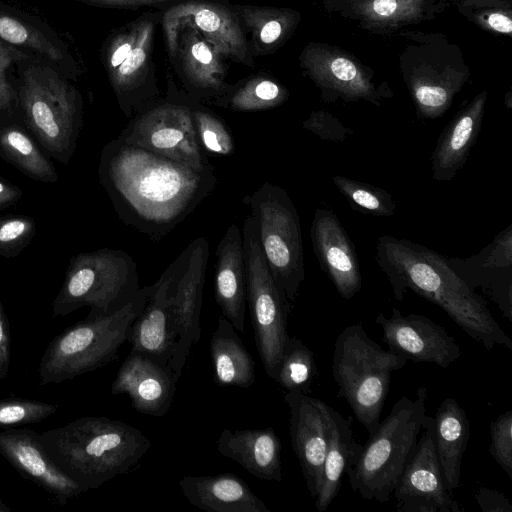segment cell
Segmentation results:
<instances>
[{
	"label": "cell",
	"mask_w": 512,
	"mask_h": 512,
	"mask_svg": "<svg viewBox=\"0 0 512 512\" xmlns=\"http://www.w3.org/2000/svg\"><path fill=\"white\" fill-rule=\"evenodd\" d=\"M99 177L118 217L154 241L184 221L217 182L215 171H198L118 137L102 150Z\"/></svg>",
	"instance_id": "cell-1"
},
{
	"label": "cell",
	"mask_w": 512,
	"mask_h": 512,
	"mask_svg": "<svg viewBox=\"0 0 512 512\" xmlns=\"http://www.w3.org/2000/svg\"><path fill=\"white\" fill-rule=\"evenodd\" d=\"M375 259L396 300L401 301L411 289L442 308L487 350L496 346L512 350V340L493 318L484 298L466 285L441 254L410 240L383 235Z\"/></svg>",
	"instance_id": "cell-2"
},
{
	"label": "cell",
	"mask_w": 512,
	"mask_h": 512,
	"mask_svg": "<svg viewBox=\"0 0 512 512\" xmlns=\"http://www.w3.org/2000/svg\"><path fill=\"white\" fill-rule=\"evenodd\" d=\"M39 440L58 468L83 492L128 473L151 447L137 428L104 416L77 418L39 433Z\"/></svg>",
	"instance_id": "cell-3"
},
{
	"label": "cell",
	"mask_w": 512,
	"mask_h": 512,
	"mask_svg": "<svg viewBox=\"0 0 512 512\" xmlns=\"http://www.w3.org/2000/svg\"><path fill=\"white\" fill-rule=\"evenodd\" d=\"M154 286L153 283L140 288L131 301L113 313H89L56 336L40 359L39 384H60L113 361Z\"/></svg>",
	"instance_id": "cell-4"
},
{
	"label": "cell",
	"mask_w": 512,
	"mask_h": 512,
	"mask_svg": "<svg viewBox=\"0 0 512 512\" xmlns=\"http://www.w3.org/2000/svg\"><path fill=\"white\" fill-rule=\"evenodd\" d=\"M426 387L413 398L404 395L369 436L356 464L346 475L352 490L365 500L387 502L405 465L413 454L426 415Z\"/></svg>",
	"instance_id": "cell-5"
},
{
	"label": "cell",
	"mask_w": 512,
	"mask_h": 512,
	"mask_svg": "<svg viewBox=\"0 0 512 512\" xmlns=\"http://www.w3.org/2000/svg\"><path fill=\"white\" fill-rule=\"evenodd\" d=\"M407 361L405 357L381 348L368 336L362 324L345 327L336 338L333 378L339 395L347 401L369 436L380 424L392 372L402 369Z\"/></svg>",
	"instance_id": "cell-6"
},
{
	"label": "cell",
	"mask_w": 512,
	"mask_h": 512,
	"mask_svg": "<svg viewBox=\"0 0 512 512\" xmlns=\"http://www.w3.org/2000/svg\"><path fill=\"white\" fill-rule=\"evenodd\" d=\"M140 290L134 259L119 249L82 252L71 258L63 285L52 303V316L90 306L92 314L113 313Z\"/></svg>",
	"instance_id": "cell-7"
},
{
	"label": "cell",
	"mask_w": 512,
	"mask_h": 512,
	"mask_svg": "<svg viewBox=\"0 0 512 512\" xmlns=\"http://www.w3.org/2000/svg\"><path fill=\"white\" fill-rule=\"evenodd\" d=\"M19 98L29 129L52 157L66 164L82 126L77 91L52 68L32 63L23 72Z\"/></svg>",
	"instance_id": "cell-8"
},
{
	"label": "cell",
	"mask_w": 512,
	"mask_h": 512,
	"mask_svg": "<svg viewBox=\"0 0 512 512\" xmlns=\"http://www.w3.org/2000/svg\"><path fill=\"white\" fill-rule=\"evenodd\" d=\"M411 42L400 56V69L417 115L441 117L470 75L457 46L440 34H405Z\"/></svg>",
	"instance_id": "cell-9"
},
{
	"label": "cell",
	"mask_w": 512,
	"mask_h": 512,
	"mask_svg": "<svg viewBox=\"0 0 512 512\" xmlns=\"http://www.w3.org/2000/svg\"><path fill=\"white\" fill-rule=\"evenodd\" d=\"M251 210L257 238L270 271L293 302L305 278L300 219L288 193L265 182L243 198Z\"/></svg>",
	"instance_id": "cell-10"
},
{
	"label": "cell",
	"mask_w": 512,
	"mask_h": 512,
	"mask_svg": "<svg viewBox=\"0 0 512 512\" xmlns=\"http://www.w3.org/2000/svg\"><path fill=\"white\" fill-rule=\"evenodd\" d=\"M246 272V302L255 332L258 353L266 374L275 380L287 332L289 301L275 281L259 246L251 215L242 228Z\"/></svg>",
	"instance_id": "cell-11"
},
{
	"label": "cell",
	"mask_w": 512,
	"mask_h": 512,
	"mask_svg": "<svg viewBox=\"0 0 512 512\" xmlns=\"http://www.w3.org/2000/svg\"><path fill=\"white\" fill-rule=\"evenodd\" d=\"M156 15H143L108 40L104 66L121 111L132 117L159 94L152 67Z\"/></svg>",
	"instance_id": "cell-12"
},
{
	"label": "cell",
	"mask_w": 512,
	"mask_h": 512,
	"mask_svg": "<svg viewBox=\"0 0 512 512\" xmlns=\"http://www.w3.org/2000/svg\"><path fill=\"white\" fill-rule=\"evenodd\" d=\"M118 138L201 171H215L201 147L186 95L169 93L131 117Z\"/></svg>",
	"instance_id": "cell-13"
},
{
	"label": "cell",
	"mask_w": 512,
	"mask_h": 512,
	"mask_svg": "<svg viewBox=\"0 0 512 512\" xmlns=\"http://www.w3.org/2000/svg\"><path fill=\"white\" fill-rule=\"evenodd\" d=\"M208 256L207 239L198 237L168 266V305L176 339L170 368L177 381L182 375L191 348L200 339V313Z\"/></svg>",
	"instance_id": "cell-14"
},
{
	"label": "cell",
	"mask_w": 512,
	"mask_h": 512,
	"mask_svg": "<svg viewBox=\"0 0 512 512\" xmlns=\"http://www.w3.org/2000/svg\"><path fill=\"white\" fill-rule=\"evenodd\" d=\"M184 26L196 29L222 58L254 65L244 27L231 5L214 0H182L170 6L162 15V27L172 60L176 59L179 33Z\"/></svg>",
	"instance_id": "cell-15"
},
{
	"label": "cell",
	"mask_w": 512,
	"mask_h": 512,
	"mask_svg": "<svg viewBox=\"0 0 512 512\" xmlns=\"http://www.w3.org/2000/svg\"><path fill=\"white\" fill-rule=\"evenodd\" d=\"M299 61L325 102L363 100L380 106L383 98L393 95L388 87L374 83L372 70L339 47L311 42L303 48Z\"/></svg>",
	"instance_id": "cell-16"
},
{
	"label": "cell",
	"mask_w": 512,
	"mask_h": 512,
	"mask_svg": "<svg viewBox=\"0 0 512 512\" xmlns=\"http://www.w3.org/2000/svg\"><path fill=\"white\" fill-rule=\"evenodd\" d=\"M392 495L399 512H462L438 460L434 418L425 415L415 450L398 478Z\"/></svg>",
	"instance_id": "cell-17"
},
{
	"label": "cell",
	"mask_w": 512,
	"mask_h": 512,
	"mask_svg": "<svg viewBox=\"0 0 512 512\" xmlns=\"http://www.w3.org/2000/svg\"><path fill=\"white\" fill-rule=\"evenodd\" d=\"M375 321L382 328V339L389 351L407 360L448 368L461 356L455 339L426 316L403 315L400 310L393 308L389 318L380 313Z\"/></svg>",
	"instance_id": "cell-18"
},
{
	"label": "cell",
	"mask_w": 512,
	"mask_h": 512,
	"mask_svg": "<svg viewBox=\"0 0 512 512\" xmlns=\"http://www.w3.org/2000/svg\"><path fill=\"white\" fill-rule=\"evenodd\" d=\"M284 400L289 408L292 448L310 495L315 499L321 485L329 439L326 403L299 391H287Z\"/></svg>",
	"instance_id": "cell-19"
},
{
	"label": "cell",
	"mask_w": 512,
	"mask_h": 512,
	"mask_svg": "<svg viewBox=\"0 0 512 512\" xmlns=\"http://www.w3.org/2000/svg\"><path fill=\"white\" fill-rule=\"evenodd\" d=\"M447 262L471 290L480 289L512 321V225L472 257Z\"/></svg>",
	"instance_id": "cell-20"
},
{
	"label": "cell",
	"mask_w": 512,
	"mask_h": 512,
	"mask_svg": "<svg viewBox=\"0 0 512 512\" xmlns=\"http://www.w3.org/2000/svg\"><path fill=\"white\" fill-rule=\"evenodd\" d=\"M0 454L25 478L36 483L60 504L83 492L63 473L39 440V433L29 428L0 431Z\"/></svg>",
	"instance_id": "cell-21"
},
{
	"label": "cell",
	"mask_w": 512,
	"mask_h": 512,
	"mask_svg": "<svg viewBox=\"0 0 512 512\" xmlns=\"http://www.w3.org/2000/svg\"><path fill=\"white\" fill-rule=\"evenodd\" d=\"M311 241L321 269L346 300L362 287L355 247L338 217L327 209H316L311 225Z\"/></svg>",
	"instance_id": "cell-22"
},
{
	"label": "cell",
	"mask_w": 512,
	"mask_h": 512,
	"mask_svg": "<svg viewBox=\"0 0 512 512\" xmlns=\"http://www.w3.org/2000/svg\"><path fill=\"white\" fill-rule=\"evenodd\" d=\"M177 382L170 367L130 351L112 382L111 393L127 394L137 412L162 417L173 403Z\"/></svg>",
	"instance_id": "cell-23"
},
{
	"label": "cell",
	"mask_w": 512,
	"mask_h": 512,
	"mask_svg": "<svg viewBox=\"0 0 512 512\" xmlns=\"http://www.w3.org/2000/svg\"><path fill=\"white\" fill-rule=\"evenodd\" d=\"M215 300L236 331L244 332L246 272L240 228L231 224L216 248Z\"/></svg>",
	"instance_id": "cell-24"
},
{
	"label": "cell",
	"mask_w": 512,
	"mask_h": 512,
	"mask_svg": "<svg viewBox=\"0 0 512 512\" xmlns=\"http://www.w3.org/2000/svg\"><path fill=\"white\" fill-rule=\"evenodd\" d=\"M486 100L483 90L443 129L431 156L433 180L449 181L465 165L481 130Z\"/></svg>",
	"instance_id": "cell-25"
},
{
	"label": "cell",
	"mask_w": 512,
	"mask_h": 512,
	"mask_svg": "<svg viewBox=\"0 0 512 512\" xmlns=\"http://www.w3.org/2000/svg\"><path fill=\"white\" fill-rule=\"evenodd\" d=\"M169 280L170 271L167 267L154 283V289L132 323L127 339L131 344L130 351L142 353L168 367L176 344L168 305Z\"/></svg>",
	"instance_id": "cell-26"
},
{
	"label": "cell",
	"mask_w": 512,
	"mask_h": 512,
	"mask_svg": "<svg viewBox=\"0 0 512 512\" xmlns=\"http://www.w3.org/2000/svg\"><path fill=\"white\" fill-rule=\"evenodd\" d=\"M177 57L190 97L211 101L230 87L225 82L222 57L191 26H184L179 33Z\"/></svg>",
	"instance_id": "cell-27"
},
{
	"label": "cell",
	"mask_w": 512,
	"mask_h": 512,
	"mask_svg": "<svg viewBox=\"0 0 512 512\" xmlns=\"http://www.w3.org/2000/svg\"><path fill=\"white\" fill-rule=\"evenodd\" d=\"M179 486L195 507L209 512H270L247 483L233 473L184 476Z\"/></svg>",
	"instance_id": "cell-28"
},
{
	"label": "cell",
	"mask_w": 512,
	"mask_h": 512,
	"mask_svg": "<svg viewBox=\"0 0 512 512\" xmlns=\"http://www.w3.org/2000/svg\"><path fill=\"white\" fill-rule=\"evenodd\" d=\"M223 456L262 480H282L281 441L273 428L223 429L216 442Z\"/></svg>",
	"instance_id": "cell-29"
},
{
	"label": "cell",
	"mask_w": 512,
	"mask_h": 512,
	"mask_svg": "<svg viewBox=\"0 0 512 512\" xmlns=\"http://www.w3.org/2000/svg\"><path fill=\"white\" fill-rule=\"evenodd\" d=\"M444 7L442 0H349L348 15L363 29L393 33L432 19Z\"/></svg>",
	"instance_id": "cell-30"
},
{
	"label": "cell",
	"mask_w": 512,
	"mask_h": 512,
	"mask_svg": "<svg viewBox=\"0 0 512 512\" xmlns=\"http://www.w3.org/2000/svg\"><path fill=\"white\" fill-rule=\"evenodd\" d=\"M328 419L329 439L324 459L323 473L315 506L324 512L337 496L342 478L348 468L359 458L362 445L353 436L350 419H345L328 404L325 405Z\"/></svg>",
	"instance_id": "cell-31"
},
{
	"label": "cell",
	"mask_w": 512,
	"mask_h": 512,
	"mask_svg": "<svg viewBox=\"0 0 512 512\" xmlns=\"http://www.w3.org/2000/svg\"><path fill=\"white\" fill-rule=\"evenodd\" d=\"M433 418L438 460L444 479L453 491L460 486L461 463L470 436L469 420L454 398L444 399Z\"/></svg>",
	"instance_id": "cell-32"
},
{
	"label": "cell",
	"mask_w": 512,
	"mask_h": 512,
	"mask_svg": "<svg viewBox=\"0 0 512 512\" xmlns=\"http://www.w3.org/2000/svg\"><path fill=\"white\" fill-rule=\"evenodd\" d=\"M243 27L251 34L253 56H265L281 48L297 28L301 16L291 8L231 5Z\"/></svg>",
	"instance_id": "cell-33"
},
{
	"label": "cell",
	"mask_w": 512,
	"mask_h": 512,
	"mask_svg": "<svg viewBox=\"0 0 512 512\" xmlns=\"http://www.w3.org/2000/svg\"><path fill=\"white\" fill-rule=\"evenodd\" d=\"M214 380L218 386L248 388L255 382V363L231 322L220 317L210 341Z\"/></svg>",
	"instance_id": "cell-34"
},
{
	"label": "cell",
	"mask_w": 512,
	"mask_h": 512,
	"mask_svg": "<svg viewBox=\"0 0 512 512\" xmlns=\"http://www.w3.org/2000/svg\"><path fill=\"white\" fill-rule=\"evenodd\" d=\"M288 97V90L280 82L259 74L230 85L223 95L210 102L234 112H255L276 108Z\"/></svg>",
	"instance_id": "cell-35"
},
{
	"label": "cell",
	"mask_w": 512,
	"mask_h": 512,
	"mask_svg": "<svg viewBox=\"0 0 512 512\" xmlns=\"http://www.w3.org/2000/svg\"><path fill=\"white\" fill-rule=\"evenodd\" d=\"M0 150L28 177L46 183H54L58 180L53 164L21 128L7 126L0 130Z\"/></svg>",
	"instance_id": "cell-36"
},
{
	"label": "cell",
	"mask_w": 512,
	"mask_h": 512,
	"mask_svg": "<svg viewBox=\"0 0 512 512\" xmlns=\"http://www.w3.org/2000/svg\"><path fill=\"white\" fill-rule=\"evenodd\" d=\"M0 38L15 47L32 50L59 67H74L71 57L35 25L0 8Z\"/></svg>",
	"instance_id": "cell-37"
},
{
	"label": "cell",
	"mask_w": 512,
	"mask_h": 512,
	"mask_svg": "<svg viewBox=\"0 0 512 512\" xmlns=\"http://www.w3.org/2000/svg\"><path fill=\"white\" fill-rule=\"evenodd\" d=\"M316 376L313 352L299 338L289 336L283 347L275 381L286 391L309 394Z\"/></svg>",
	"instance_id": "cell-38"
},
{
	"label": "cell",
	"mask_w": 512,
	"mask_h": 512,
	"mask_svg": "<svg viewBox=\"0 0 512 512\" xmlns=\"http://www.w3.org/2000/svg\"><path fill=\"white\" fill-rule=\"evenodd\" d=\"M197 139L206 152L228 156L235 151V141L229 126L213 110L186 95Z\"/></svg>",
	"instance_id": "cell-39"
},
{
	"label": "cell",
	"mask_w": 512,
	"mask_h": 512,
	"mask_svg": "<svg viewBox=\"0 0 512 512\" xmlns=\"http://www.w3.org/2000/svg\"><path fill=\"white\" fill-rule=\"evenodd\" d=\"M332 181L354 210L378 217L394 214L395 201L384 189L340 175Z\"/></svg>",
	"instance_id": "cell-40"
},
{
	"label": "cell",
	"mask_w": 512,
	"mask_h": 512,
	"mask_svg": "<svg viewBox=\"0 0 512 512\" xmlns=\"http://www.w3.org/2000/svg\"><path fill=\"white\" fill-rule=\"evenodd\" d=\"M457 9L486 32L511 37V0H460Z\"/></svg>",
	"instance_id": "cell-41"
},
{
	"label": "cell",
	"mask_w": 512,
	"mask_h": 512,
	"mask_svg": "<svg viewBox=\"0 0 512 512\" xmlns=\"http://www.w3.org/2000/svg\"><path fill=\"white\" fill-rule=\"evenodd\" d=\"M58 409V405L20 397L0 399V428H13L40 422Z\"/></svg>",
	"instance_id": "cell-42"
},
{
	"label": "cell",
	"mask_w": 512,
	"mask_h": 512,
	"mask_svg": "<svg viewBox=\"0 0 512 512\" xmlns=\"http://www.w3.org/2000/svg\"><path fill=\"white\" fill-rule=\"evenodd\" d=\"M36 225L33 218L26 215L0 217V256L15 257L33 239Z\"/></svg>",
	"instance_id": "cell-43"
},
{
	"label": "cell",
	"mask_w": 512,
	"mask_h": 512,
	"mask_svg": "<svg viewBox=\"0 0 512 512\" xmlns=\"http://www.w3.org/2000/svg\"><path fill=\"white\" fill-rule=\"evenodd\" d=\"M489 453L512 479V410L500 414L490 425Z\"/></svg>",
	"instance_id": "cell-44"
},
{
	"label": "cell",
	"mask_w": 512,
	"mask_h": 512,
	"mask_svg": "<svg viewBox=\"0 0 512 512\" xmlns=\"http://www.w3.org/2000/svg\"><path fill=\"white\" fill-rule=\"evenodd\" d=\"M303 128L323 140L335 142L344 141L353 133L338 118L323 110L312 112L303 122Z\"/></svg>",
	"instance_id": "cell-45"
},
{
	"label": "cell",
	"mask_w": 512,
	"mask_h": 512,
	"mask_svg": "<svg viewBox=\"0 0 512 512\" xmlns=\"http://www.w3.org/2000/svg\"><path fill=\"white\" fill-rule=\"evenodd\" d=\"M474 498L483 512H512V504L496 489L480 487Z\"/></svg>",
	"instance_id": "cell-46"
},
{
	"label": "cell",
	"mask_w": 512,
	"mask_h": 512,
	"mask_svg": "<svg viewBox=\"0 0 512 512\" xmlns=\"http://www.w3.org/2000/svg\"><path fill=\"white\" fill-rule=\"evenodd\" d=\"M11 361V336L9 322L0 301V379L7 377Z\"/></svg>",
	"instance_id": "cell-47"
},
{
	"label": "cell",
	"mask_w": 512,
	"mask_h": 512,
	"mask_svg": "<svg viewBox=\"0 0 512 512\" xmlns=\"http://www.w3.org/2000/svg\"><path fill=\"white\" fill-rule=\"evenodd\" d=\"M80 3L101 6V7H114L124 9H137L145 6H157L174 1L182 0H74Z\"/></svg>",
	"instance_id": "cell-48"
},
{
	"label": "cell",
	"mask_w": 512,
	"mask_h": 512,
	"mask_svg": "<svg viewBox=\"0 0 512 512\" xmlns=\"http://www.w3.org/2000/svg\"><path fill=\"white\" fill-rule=\"evenodd\" d=\"M27 59V55L0 38V80H6L5 71L13 63Z\"/></svg>",
	"instance_id": "cell-49"
},
{
	"label": "cell",
	"mask_w": 512,
	"mask_h": 512,
	"mask_svg": "<svg viewBox=\"0 0 512 512\" xmlns=\"http://www.w3.org/2000/svg\"><path fill=\"white\" fill-rule=\"evenodd\" d=\"M22 194L17 186L0 179V210L15 204Z\"/></svg>",
	"instance_id": "cell-50"
},
{
	"label": "cell",
	"mask_w": 512,
	"mask_h": 512,
	"mask_svg": "<svg viewBox=\"0 0 512 512\" xmlns=\"http://www.w3.org/2000/svg\"><path fill=\"white\" fill-rule=\"evenodd\" d=\"M15 99V93L7 80H0V111L7 109Z\"/></svg>",
	"instance_id": "cell-51"
},
{
	"label": "cell",
	"mask_w": 512,
	"mask_h": 512,
	"mask_svg": "<svg viewBox=\"0 0 512 512\" xmlns=\"http://www.w3.org/2000/svg\"><path fill=\"white\" fill-rule=\"evenodd\" d=\"M11 509L7 507L1 500H0V512H10Z\"/></svg>",
	"instance_id": "cell-52"
}]
</instances>
